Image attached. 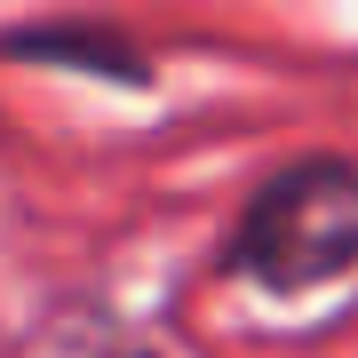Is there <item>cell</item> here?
<instances>
[{
  "instance_id": "obj_3",
  "label": "cell",
  "mask_w": 358,
  "mask_h": 358,
  "mask_svg": "<svg viewBox=\"0 0 358 358\" xmlns=\"http://www.w3.org/2000/svg\"><path fill=\"white\" fill-rule=\"evenodd\" d=\"M48 358H159L136 327H120L112 310H80L48 334Z\"/></svg>"
},
{
  "instance_id": "obj_1",
  "label": "cell",
  "mask_w": 358,
  "mask_h": 358,
  "mask_svg": "<svg viewBox=\"0 0 358 358\" xmlns=\"http://www.w3.org/2000/svg\"><path fill=\"white\" fill-rule=\"evenodd\" d=\"M231 271L263 294H319L358 271V159L310 152L247 192L231 231Z\"/></svg>"
},
{
  "instance_id": "obj_2",
  "label": "cell",
  "mask_w": 358,
  "mask_h": 358,
  "mask_svg": "<svg viewBox=\"0 0 358 358\" xmlns=\"http://www.w3.org/2000/svg\"><path fill=\"white\" fill-rule=\"evenodd\" d=\"M0 56L8 64L88 72V80H112V88H152L143 48L128 32H112V24H16V32H0Z\"/></svg>"
}]
</instances>
